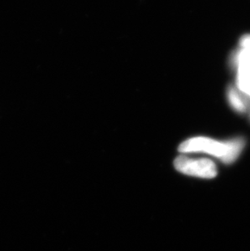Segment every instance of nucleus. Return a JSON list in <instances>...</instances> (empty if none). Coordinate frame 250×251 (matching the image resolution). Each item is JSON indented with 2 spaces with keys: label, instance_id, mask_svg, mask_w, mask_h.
Segmentation results:
<instances>
[{
  "label": "nucleus",
  "instance_id": "7ed1b4c3",
  "mask_svg": "<svg viewBox=\"0 0 250 251\" xmlns=\"http://www.w3.org/2000/svg\"><path fill=\"white\" fill-rule=\"evenodd\" d=\"M174 165L178 172L186 175L205 179H212L217 176L215 163L206 158L193 159L186 155H180L175 159Z\"/></svg>",
  "mask_w": 250,
  "mask_h": 251
},
{
  "label": "nucleus",
  "instance_id": "20e7f679",
  "mask_svg": "<svg viewBox=\"0 0 250 251\" xmlns=\"http://www.w3.org/2000/svg\"><path fill=\"white\" fill-rule=\"evenodd\" d=\"M226 97L228 100L229 104L236 112L239 113H245L250 107L248 103V98L236 87L230 86L227 90Z\"/></svg>",
  "mask_w": 250,
  "mask_h": 251
},
{
  "label": "nucleus",
  "instance_id": "f257e3e1",
  "mask_svg": "<svg viewBox=\"0 0 250 251\" xmlns=\"http://www.w3.org/2000/svg\"><path fill=\"white\" fill-rule=\"evenodd\" d=\"M246 145L242 138L227 141H218L205 137H196L182 142L179 151L181 153H203L217 158L225 164L235 161Z\"/></svg>",
  "mask_w": 250,
  "mask_h": 251
},
{
  "label": "nucleus",
  "instance_id": "f03ea898",
  "mask_svg": "<svg viewBox=\"0 0 250 251\" xmlns=\"http://www.w3.org/2000/svg\"><path fill=\"white\" fill-rule=\"evenodd\" d=\"M240 46L233 58L236 68V87L250 99V35L244 36Z\"/></svg>",
  "mask_w": 250,
  "mask_h": 251
}]
</instances>
